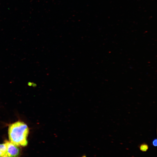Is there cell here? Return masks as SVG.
<instances>
[{
  "mask_svg": "<svg viewBox=\"0 0 157 157\" xmlns=\"http://www.w3.org/2000/svg\"><path fill=\"white\" fill-rule=\"evenodd\" d=\"M6 147V156L8 157H19L20 149L19 146L15 145L10 141L4 142Z\"/></svg>",
  "mask_w": 157,
  "mask_h": 157,
  "instance_id": "cell-2",
  "label": "cell"
},
{
  "mask_svg": "<svg viewBox=\"0 0 157 157\" xmlns=\"http://www.w3.org/2000/svg\"><path fill=\"white\" fill-rule=\"evenodd\" d=\"M29 129L23 122L17 121L10 124L8 127L9 141L18 146H25L27 144V137Z\"/></svg>",
  "mask_w": 157,
  "mask_h": 157,
  "instance_id": "cell-1",
  "label": "cell"
},
{
  "mask_svg": "<svg viewBox=\"0 0 157 157\" xmlns=\"http://www.w3.org/2000/svg\"><path fill=\"white\" fill-rule=\"evenodd\" d=\"M157 139H154L153 141H152V144L154 146H157Z\"/></svg>",
  "mask_w": 157,
  "mask_h": 157,
  "instance_id": "cell-5",
  "label": "cell"
},
{
  "mask_svg": "<svg viewBox=\"0 0 157 157\" xmlns=\"http://www.w3.org/2000/svg\"><path fill=\"white\" fill-rule=\"evenodd\" d=\"M140 150L142 151H146L148 149V145L145 143H143L141 144L140 146Z\"/></svg>",
  "mask_w": 157,
  "mask_h": 157,
  "instance_id": "cell-4",
  "label": "cell"
},
{
  "mask_svg": "<svg viewBox=\"0 0 157 157\" xmlns=\"http://www.w3.org/2000/svg\"><path fill=\"white\" fill-rule=\"evenodd\" d=\"M6 147L5 143L0 144V157L6 156Z\"/></svg>",
  "mask_w": 157,
  "mask_h": 157,
  "instance_id": "cell-3",
  "label": "cell"
},
{
  "mask_svg": "<svg viewBox=\"0 0 157 157\" xmlns=\"http://www.w3.org/2000/svg\"><path fill=\"white\" fill-rule=\"evenodd\" d=\"M81 157H86V156H85L84 155V156H81Z\"/></svg>",
  "mask_w": 157,
  "mask_h": 157,
  "instance_id": "cell-6",
  "label": "cell"
},
{
  "mask_svg": "<svg viewBox=\"0 0 157 157\" xmlns=\"http://www.w3.org/2000/svg\"><path fill=\"white\" fill-rule=\"evenodd\" d=\"M0 157H8L6 156H0Z\"/></svg>",
  "mask_w": 157,
  "mask_h": 157,
  "instance_id": "cell-7",
  "label": "cell"
}]
</instances>
